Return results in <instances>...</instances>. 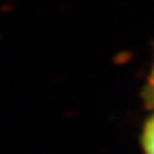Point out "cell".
I'll list each match as a JSON object with an SVG mask.
<instances>
[{
  "label": "cell",
  "instance_id": "obj_2",
  "mask_svg": "<svg viewBox=\"0 0 154 154\" xmlns=\"http://www.w3.org/2000/svg\"><path fill=\"white\" fill-rule=\"evenodd\" d=\"M151 87H153V93H154V72H153V79H151Z\"/></svg>",
  "mask_w": 154,
  "mask_h": 154
},
{
  "label": "cell",
  "instance_id": "obj_1",
  "mask_svg": "<svg viewBox=\"0 0 154 154\" xmlns=\"http://www.w3.org/2000/svg\"><path fill=\"white\" fill-rule=\"evenodd\" d=\"M144 149L147 154H154V117L147 123L143 136Z\"/></svg>",
  "mask_w": 154,
  "mask_h": 154
}]
</instances>
